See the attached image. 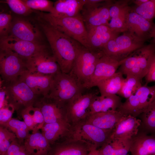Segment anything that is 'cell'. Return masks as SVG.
<instances>
[{
  "label": "cell",
  "instance_id": "484cf974",
  "mask_svg": "<svg viewBox=\"0 0 155 155\" xmlns=\"http://www.w3.org/2000/svg\"><path fill=\"white\" fill-rule=\"evenodd\" d=\"M129 151L131 155L155 154V137L139 133L131 140Z\"/></svg>",
  "mask_w": 155,
  "mask_h": 155
},
{
  "label": "cell",
  "instance_id": "f6af8a7d",
  "mask_svg": "<svg viewBox=\"0 0 155 155\" xmlns=\"http://www.w3.org/2000/svg\"><path fill=\"white\" fill-rule=\"evenodd\" d=\"M145 77V85H147L150 82H155V57L152 63L148 72Z\"/></svg>",
  "mask_w": 155,
  "mask_h": 155
},
{
  "label": "cell",
  "instance_id": "e575fe53",
  "mask_svg": "<svg viewBox=\"0 0 155 155\" xmlns=\"http://www.w3.org/2000/svg\"><path fill=\"white\" fill-rule=\"evenodd\" d=\"M25 4L32 10H39L53 14L54 3L48 0H22Z\"/></svg>",
  "mask_w": 155,
  "mask_h": 155
},
{
  "label": "cell",
  "instance_id": "60d3db41",
  "mask_svg": "<svg viewBox=\"0 0 155 155\" xmlns=\"http://www.w3.org/2000/svg\"><path fill=\"white\" fill-rule=\"evenodd\" d=\"M3 155H29L26 150L24 144L20 142L16 138L11 143Z\"/></svg>",
  "mask_w": 155,
  "mask_h": 155
},
{
  "label": "cell",
  "instance_id": "52a82bcc",
  "mask_svg": "<svg viewBox=\"0 0 155 155\" xmlns=\"http://www.w3.org/2000/svg\"><path fill=\"white\" fill-rule=\"evenodd\" d=\"M103 54L102 51H91L82 46L77 52L73 68L69 73L83 86L92 75L97 62Z\"/></svg>",
  "mask_w": 155,
  "mask_h": 155
},
{
  "label": "cell",
  "instance_id": "4316f807",
  "mask_svg": "<svg viewBox=\"0 0 155 155\" xmlns=\"http://www.w3.org/2000/svg\"><path fill=\"white\" fill-rule=\"evenodd\" d=\"M122 103L121 98L117 94L96 95L90 104L89 115L99 112L117 111Z\"/></svg>",
  "mask_w": 155,
  "mask_h": 155
},
{
  "label": "cell",
  "instance_id": "f546056e",
  "mask_svg": "<svg viewBox=\"0 0 155 155\" xmlns=\"http://www.w3.org/2000/svg\"><path fill=\"white\" fill-rule=\"evenodd\" d=\"M120 72H116L110 77L104 80L97 85L102 96L117 94L124 83L125 78Z\"/></svg>",
  "mask_w": 155,
  "mask_h": 155
},
{
  "label": "cell",
  "instance_id": "bcb514c9",
  "mask_svg": "<svg viewBox=\"0 0 155 155\" xmlns=\"http://www.w3.org/2000/svg\"><path fill=\"white\" fill-rule=\"evenodd\" d=\"M9 104L5 88L3 86L0 85V108Z\"/></svg>",
  "mask_w": 155,
  "mask_h": 155
},
{
  "label": "cell",
  "instance_id": "7dc6e473",
  "mask_svg": "<svg viewBox=\"0 0 155 155\" xmlns=\"http://www.w3.org/2000/svg\"><path fill=\"white\" fill-rule=\"evenodd\" d=\"M88 155H103L99 149L93 148L89 153Z\"/></svg>",
  "mask_w": 155,
  "mask_h": 155
},
{
  "label": "cell",
  "instance_id": "ffe728a7",
  "mask_svg": "<svg viewBox=\"0 0 155 155\" xmlns=\"http://www.w3.org/2000/svg\"><path fill=\"white\" fill-rule=\"evenodd\" d=\"M54 75H46L28 71L19 79L24 82L36 95L46 96L49 94Z\"/></svg>",
  "mask_w": 155,
  "mask_h": 155
},
{
  "label": "cell",
  "instance_id": "ee69618b",
  "mask_svg": "<svg viewBox=\"0 0 155 155\" xmlns=\"http://www.w3.org/2000/svg\"><path fill=\"white\" fill-rule=\"evenodd\" d=\"M32 116L35 127V132L41 129L45 123L43 115L40 110L38 108L33 106Z\"/></svg>",
  "mask_w": 155,
  "mask_h": 155
},
{
  "label": "cell",
  "instance_id": "7a4b0ae2",
  "mask_svg": "<svg viewBox=\"0 0 155 155\" xmlns=\"http://www.w3.org/2000/svg\"><path fill=\"white\" fill-rule=\"evenodd\" d=\"M39 13L38 16L54 28L90 50L88 32L81 15L66 17L55 16L49 13Z\"/></svg>",
  "mask_w": 155,
  "mask_h": 155
},
{
  "label": "cell",
  "instance_id": "9c48e42d",
  "mask_svg": "<svg viewBox=\"0 0 155 155\" xmlns=\"http://www.w3.org/2000/svg\"><path fill=\"white\" fill-rule=\"evenodd\" d=\"M155 101V85L142 86L117 110L124 115L137 117Z\"/></svg>",
  "mask_w": 155,
  "mask_h": 155
},
{
  "label": "cell",
  "instance_id": "74e56055",
  "mask_svg": "<svg viewBox=\"0 0 155 155\" xmlns=\"http://www.w3.org/2000/svg\"><path fill=\"white\" fill-rule=\"evenodd\" d=\"M131 1L128 0L113 1L110 7L109 15L111 19L115 18L125 11L131 9L129 3Z\"/></svg>",
  "mask_w": 155,
  "mask_h": 155
},
{
  "label": "cell",
  "instance_id": "7bdbcfd3",
  "mask_svg": "<svg viewBox=\"0 0 155 155\" xmlns=\"http://www.w3.org/2000/svg\"><path fill=\"white\" fill-rule=\"evenodd\" d=\"M15 108L13 105L9 104L0 108V124L2 125L9 121L12 116Z\"/></svg>",
  "mask_w": 155,
  "mask_h": 155
},
{
  "label": "cell",
  "instance_id": "44dd1931",
  "mask_svg": "<svg viewBox=\"0 0 155 155\" xmlns=\"http://www.w3.org/2000/svg\"><path fill=\"white\" fill-rule=\"evenodd\" d=\"M87 30L90 50L95 51H102L109 41L120 34L115 32L107 25L98 26Z\"/></svg>",
  "mask_w": 155,
  "mask_h": 155
},
{
  "label": "cell",
  "instance_id": "c3c4849f",
  "mask_svg": "<svg viewBox=\"0 0 155 155\" xmlns=\"http://www.w3.org/2000/svg\"><path fill=\"white\" fill-rule=\"evenodd\" d=\"M148 0H134L131 1L135 4V6H140L143 4L147 2Z\"/></svg>",
  "mask_w": 155,
  "mask_h": 155
},
{
  "label": "cell",
  "instance_id": "603a6c76",
  "mask_svg": "<svg viewBox=\"0 0 155 155\" xmlns=\"http://www.w3.org/2000/svg\"><path fill=\"white\" fill-rule=\"evenodd\" d=\"M72 125L66 120L45 123L42 133L51 146L63 140L68 135Z\"/></svg>",
  "mask_w": 155,
  "mask_h": 155
},
{
  "label": "cell",
  "instance_id": "7402d4cb",
  "mask_svg": "<svg viewBox=\"0 0 155 155\" xmlns=\"http://www.w3.org/2000/svg\"><path fill=\"white\" fill-rule=\"evenodd\" d=\"M127 31L146 41L151 38L150 34L155 24L153 21L131 10L127 16Z\"/></svg>",
  "mask_w": 155,
  "mask_h": 155
},
{
  "label": "cell",
  "instance_id": "1f68e13d",
  "mask_svg": "<svg viewBox=\"0 0 155 155\" xmlns=\"http://www.w3.org/2000/svg\"><path fill=\"white\" fill-rule=\"evenodd\" d=\"M141 82L139 78L136 76L131 75L126 76L123 86L117 94L127 99L142 86Z\"/></svg>",
  "mask_w": 155,
  "mask_h": 155
},
{
  "label": "cell",
  "instance_id": "9a60e30c",
  "mask_svg": "<svg viewBox=\"0 0 155 155\" xmlns=\"http://www.w3.org/2000/svg\"><path fill=\"white\" fill-rule=\"evenodd\" d=\"M123 61H119L104 53L97 62L92 75L83 85V88L97 86L100 82L115 74Z\"/></svg>",
  "mask_w": 155,
  "mask_h": 155
},
{
  "label": "cell",
  "instance_id": "836d02e7",
  "mask_svg": "<svg viewBox=\"0 0 155 155\" xmlns=\"http://www.w3.org/2000/svg\"><path fill=\"white\" fill-rule=\"evenodd\" d=\"M131 10L148 20L153 21L155 18V0H148L140 6H135L131 8Z\"/></svg>",
  "mask_w": 155,
  "mask_h": 155
},
{
  "label": "cell",
  "instance_id": "f907efd6",
  "mask_svg": "<svg viewBox=\"0 0 155 155\" xmlns=\"http://www.w3.org/2000/svg\"><path fill=\"white\" fill-rule=\"evenodd\" d=\"M155 155V154H154V155Z\"/></svg>",
  "mask_w": 155,
  "mask_h": 155
},
{
  "label": "cell",
  "instance_id": "277c9868",
  "mask_svg": "<svg viewBox=\"0 0 155 155\" xmlns=\"http://www.w3.org/2000/svg\"><path fill=\"white\" fill-rule=\"evenodd\" d=\"M83 88L82 85L71 73L60 72L54 75L47 96L65 106L74 97L82 94Z\"/></svg>",
  "mask_w": 155,
  "mask_h": 155
},
{
  "label": "cell",
  "instance_id": "d4e9b609",
  "mask_svg": "<svg viewBox=\"0 0 155 155\" xmlns=\"http://www.w3.org/2000/svg\"><path fill=\"white\" fill-rule=\"evenodd\" d=\"M24 145L29 155H48L51 146L42 133L39 131L30 134Z\"/></svg>",
  "mask_w": 155,
  "mask_h": 155
},
{
  "label": "cell",
  "instance_id": "d590c367",
  "mask_svg": "<svg viewBox=\"0 0 155 155\" xmlns=\"http://www.w3.org/2000/svg\"><path fill=\"white\" fill-rule=\"evenodd\" d=\"M16 138L15 134L7 128L0 126V155H3L12 142Z\"/></svg>",
  "mask_w": 155,
  "mask_h": 155
},
{
  "label": "cell",
  "instance_id": "30bf717a",
  "mask_svg": "<svg viewBox=\"0 0 155 155\" xmlns=\"http://www.w3.org/2000/svg\"><path fill=\"white\" fill-rule=\"evenodd\" d=\"M113 130L102 129L82 121L72 125L66 138L84 141L98 149L110 137Z\"/></svg>",
  "mask_w": 155,
  "mask_h": 155
},
{
  "label": "cell",
  "instance_id": "b9f144b4",
  "mask_svg": "<svg viewBox=\"0 0 155 155\" xmlns=\"http://www.w3.org/2000/svg\"><path fill=\"white\" fill-rule=\"evenodd\" d=\"M31 106L22 110L20 114L19 119L22 118L30 131H32V133L35 132V127L34 122L32 108Z\"/></svg>",
  "mask_w": 155,
  "mask_h": 155
},
{
  "label": "cell",
  "instance_id": "8992f818",
  "mask_svg": "<svg viewBox=\"0 0 155 155\" xmlns=\"http://www.w3.org/2000/svg\"><path fill=\"white\" fill-rule=\"evenodd\" d=\"M5 90L8 102L13 106L19 119L21 111L34 106L39 96L24 82L18 80L11 83H0Z\"/></svg>",
  "mask_w": 155,
  "mask_h": 155
},
{
  "label": "cell",
  "instance_id": "d6a6232c",
  "mask_svg": "<svg viewBox=\"0 0 155 155\" xmlns=\"http://www.w3.org/2000/svg\"><path fill=\"white\" fill-rule=\"evenodd\" d=\"M140 115L141 125L140 127L151 131H155V101Z\"/></svg>",
  "mask_w": 155,
  "mask_h": 155
},
{
  "label": "cell",
  "instance_id": "2e32d148",
  "mask_svg": "<svg viewBox=\"0 0 155 155\" xmlns=\"http://www.w3.org/2000/svg\"><path fill=\"white\" fill-rule=\"evenodd\" d=\"M8 36L24 40L41 42L42 36L36 24L29 20L18 18L12 21Z\"/></svg>",
  "mask_w": 155,
  "mask_h": 155
},
{
  "label": "cell",
  "instance_id": "8d00e7d4",
  "mask_svg": "<svg viewBox=\"0 0 155 155\" xmlns=\"http://www.w3.org/2000/svg\"><path fill=\"white\" fill-rule=\"evenodd\" d=\"M130 10L127 11L118 16L111 18L108 26L115 32L120 33L127 31V20Z\"/></svg>",
  "mask_w": 155,
  "mask_h": 155
},
{
  "label": "cell",
  "instance_id": "4fadbf2b",
  "mask_svg": "<svg viewBox=\"0 0 155 155\" xmlns=\"http://www.w3.org/2000/svg\"><path fill=\"white\" fill-rule=\"evenodd\" d=\"M28 71L44 75H54L61 72L52 52L48 49L40 51L26 61Z\"/></svg>",
  "mask_w": 155,
  "mask_h": 155
},
{
  "label": "cell",
  "instance_id": "8fae6325",
  "mask_svg": "<svg viewBox=\"0 0 155 155\" xmlns=\"http://www.w3.org/2000/svg\"><path fill=\"white\" fill-rule=\"evenodd\" d=\"M96 93L80 94L69 101L65 105L66 119L71 125L86 118L89 115L90 107Z\"/></svg>",
  "mask_w": 155,
  "mask_h": 155
},
{
  "label": "cell",
  "instance_id": "e0dca14e",
  "mask_svg": "<svg viewBox=\"0 0 155 155\" xmlns=\"http://www.w3.org/2000/svg\"><path fill=\"white\" fill-rule=\"evenodd\" d=\"M93 148L84 141L66 138L51 145L48 155H88Z\"/></svg>",
  "mask_w": 155,
  "mask_h": 155
},
{
  "label": "cell",
  "instance_id": "5bb4252c",
  "mask_svg": "<svg viewBox=\"0 0 155 155\" xmlns=\"http://www.w3.org/2000/svg\"><path fill=\"white\" fill-rule=\"evenodd\" d=\"M113 2L104 0L94 6L83 7L81 13L87 30L101 25L108 26L111 20L109 9Z\"/></svg>",
  "mask_w": 155,
  "mask_h": 155
},
{
  "label": "cell",
  "instance_id": "cb8c5ba5",
  "mask_svg": "<svg viewBox=\"0 0 155 155\" xmlns=\"http://www.w3.org/2000/svg\"><path fill=\"white\" fill-rule=\"evenodd\" d=\"M124 115L117 110L99 112L89 115L83 121L102 129L113 130L116 124Z\"/></svg>",
  "mask_w": 155,
  "mask_h": 155
},
{
  "label": "cell",
  "instance_id": "f1b7e54d",
  "mask_svg": "<svg viewBox=\"0 0 155 155\" xmlns=\"http://www.w3.org/2000/svg\"><path fill=\"white\" fill-rule=\"evenodd\" d=\"M131 140L110 137L99 150L103 155H127Z\"/></svg>",
  "mask_w": 155,
  "mask_h": 155
},
{
  "label": "cell",
  "instance_id": "681fc988",
  "mask_svg": "<svg viewBox=\"0 0 155 155\" xmlns=\"http://www.w3.org/2000/svg\"><path fill=\"white\" fill-rule=\"evenodd\" d=\"M150 36L152 39V42L155 44V24L151 32Z\"/></svg>",
  "mask_w": 155,
  "mask_h": 155
},
{
  "label": "cell",
  "instance_id": "d6986e66",
  "mask_svg": "<svg viewBox=\"0 0 155 155\" xmlns=\"http://www.w3.org/2000/svg\"><path fill=\"white\" fill-rule=\"evenodd\" d=\"M141 120L130 115H124L116 124L110 138L130 140L137 135Z\"/></svg>",
  "mask_w": 155,
  "mask_h": 155
},
{
  "label": "cell",
  "instance_id": "6da1fadb",
  "mask_svg": "<svg viewBox=\"0 0 155 155\" xmlns=\"http://www.w3.org/2000/svg\"><path fill=\"white\" fill-rule=\"evenodd\" d=\"M36 19L49 42L52 53L61 72L69 73L73 68L77 52L83 45L56 29L38 16Z\"/></svg>",
  "mask_w": 155,
  "mask_h": 155
},
{
  "label": "cell",
  "instance_id": "ab89813d",
  "mask_svg": "<svg viewBox=\"0 0 155 155\" xmlns=\"http://www.w3.org/2000/svg\"><path fill=\"white\" fill-rule=\"evenodd\" d=\"M11 15L6 13L0 14V34L1 38L7 36L12 22Z\"/></svg>",
  "mask_w": 155,
  "mask_h": 155
},
{
  "label": "cell",
  "instance_id": "5b68a950",
  "mask_svg": "<svg viewBox=\"0 0 155 155\" xmlns=\"http://www.w3.org/2000/svg\"><path fill=\"white\" fill-rule=\"evenodd\" d=\"M123 33L109 41L102 50L104 54L119 61L143 46L146 41L128 31Z\"/></svg>",
  "mask_w": 155,
  "mask_h": 155
},
{
  "label": "cell",
  "instance_id": "ba28073f",
  "mask_svg": "<svg viewBox=\"0 0 155 155\" xmlns=\"http://www.w3.org/2000/svg\"><path fill=\"white\" fill-rule=\"evenodd\" d=\"M28 71L25 61L16 53L0 49V83L6 84L16 81Z\"/></svg>",
  "mask_w": 155,
  "mask_h": 155
},
{
  "label": "cell",
  "instance_id": "816d5d0a",
  "mask_svg": "<svg viewBox=\"0 0 155 155\" xmlns=\"http://www.w3.org/2000/svg\"></svg>",
  "mask_w": 155,
  "mask_h": 155
},
{
  "label": "cell",
  "instance_id": "f35d334b",
  "mask_svg": "<svg viewBox=\"0 0 155 155\" xmlns=\"http://www.w3.org/2000/svg\"><path fill=\"white\" fill-rule=\"evenodd\" d=\"M5 3L14 12L19 15L27 16L34 12L22 0H7Z\"/></svg>",
  "mask_w": 155,
  "mask_h": 155
},
{
  "label": "cell",
  "instance_id": "4dcf8cb0",
  "mask_svg": "<svg viewBox=\"0 0 155 155\" xmlns=\"http://www.w3.org/2000/svg\"><path fill=\"white\" fill-rule=\"evenodd\" d=\"M14 133L19 142L24 144V140L30 134V130L24 122L17 119L12 118L2 125Z\"/></svg>",
  "mask_w": 155,
  "mask_h": 155
},
{
  "label": "cell",
  "instance_id": "3957f363",
  "mask_svg": "<svg viewBox=\"0 0 155 155\" xmlns=\"http://www.w3.org/2000/svg\"><path fill=\"white\" fill-rule=\"evenodd\" d=\"M155 57V44H145L123 60L118 71L126 76L131 75L141 81L148 72Z\"/></svg>",
  "mask_w": 155,
  "mask_h": 155
},
{
  "label": "cell",
  "instance_id": "7c38bea8",
  "mask_svg": "<svg viewBox=\"0 0 155 155\" xmlns=\"http://www.w3.org/2000/svg\"><path fill=\"white\" fill-rule=\"evenodd\" d=\"M0 49L12 51L26 62L36 53L47 49V47L42 42L24 40L7 36L1 38Z\"/></svg>",
  "mask_w": 155,
  "mask_h": 155
},
{
  "label": "cell",
  "instance_id": "ac0fdd59",
  "mask_svg": "<svg viewBox=\"0 0 155 155\" xmlns=\"http://www.w3.org/2000/svg\"><path fill=\"white\" fill-rule=\"evenodd\" d=\"M42 112L45 123H53L66 119L65 106L48 96H39L34 106Z\"/></svg>",
  "mask_w": 155,
  "mask_h": 155
},
{
  "label": "cell",
  "instance_id": "83f0119b",
  "mask_svg": "<svg viewBox=\"0 0 155 155\" xmlns=\"http://www.w3.org/2000/svg\"><path fill=\"white\" fill-rule=\"evenodd\" d=\"M86 0H58L54 3V11L57 16L74 17L81 15Z\"/></svg>",
  "mask_w": 155,
  "mask_h": 155
}]
</instances>
